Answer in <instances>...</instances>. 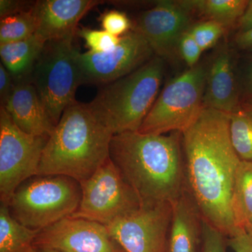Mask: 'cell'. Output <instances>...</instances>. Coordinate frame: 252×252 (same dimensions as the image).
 <instances>
[{"label":"cell","instance_id":"obj_1","mask_svg":"<svg viewBox=\"0 0 252 252\" xmlns=\"http://www.w3.org/2000/svg\"><path fill=\"white\" fill-rule=\"evenodd\" d=\"M230 118L204 107L182 132L187 190L204 220L229 238L235 233L231 197L241 162L230 140Z\"/></svg>","mask_w":252,"mask_h":252},{"label":"cell","instance_id":"obj_2","mask_svg":"<svg viewBox=\"0 0 252 252\" xmlns=\"http://www.w3.org/2000/svg\"><path fill=\"white\" fill-rule=\"evenodd\" d=\"M109 157L142 201L171 203L187 189L182 132L116 134Z\"/></svg>","mask_w":252,"mask_h":252},{"label":"cell","instance_id":"obj_3","mask_svg":"<svg viewBox=\"0 0 252 252\" xmlns=\"http://www.w3.org/2000/svg\"><path fill=\"white\" fill-rule=\"evenodd\" d=\"M115 135L92 102L68 106L48 138L38 175H63L87 180L109 158Z\"/></svg>","mask_w":252,"mask_h":252},{"label":"cell","instance_id":"obj_4","mask_svg":"<svg viewBox=\"0 0 252 252\" xmlns=\"http://www.w3.org/2000/svg\"><path fill=\"white\" fill-rule=\"evenodd\" d=\"M165 74V60L152 58L135 71L103 86L92 101L114 133L137 132L153 107Z\"/></svg>","mask_w":252,"mask_h":252},{"label":"cell","instance_id":"obj_5","mask_svg":"<svg viewBox=\"0 0 252 252\" xmlns=\"http://www.w3.org/2000/svg\"><path fill=\"white\" fill-rule=\"evenodd\" d=\"M81 198L77 180L67 176L36 175L18 187L8 206L21 224L41 230L73 215Z\"/></svg>","mask_w":252,"mask_h":252},{"label":"cell","instance_id":"obj_6","mask_svg":"<svg viewBox=\"0 0 252 252\" xmlns=\"http://www.w3.org/2000/svg\"><path fill=\"white\" fill-rule=\"evenodd\" d=\"M73 39L46 42L31 74L30 80L55 127L68 106L77 101L76 91L81 84L79 51L73 45Z\"/></svg>","mask_w":252,"mask_h":252},{"label":"cell","instance_id":"obj_7","mask_svg":"<svg viewBox=\"0 0 252 252\" xmlns=\"http://www.w3.org/2000/svg\"><path fill=\"white\" fill-rule=\"evenodd\" d=\"M207 68H189L167 82L142 122L139 132L164 135L184 132L204 109Z\"/></svg>","mask_w":252,"mask_h":252},{"label":"cell","instance_id":"obj_8","mask_svg":"<svg viewBox=\"0 0 252 252\" xmlns=\"http://www.w3.org/2000/svg\"><path fill=\"white\" fill-rule=\"evenodd\" d=\"M81 198L70 217L108 225L142 205L136 193L110 157L90 178L80 183Z\"/></svg>","mask_w":252,"mask_h":252},{"label":"cell","instance_id":"obj_9","mask_svg":"<svg viewBox=\"0 0 252 252\" xmlns=\"http://www.w3.org/2000/svg\"><path fill=\"white\" fill-rule=\"evenodd\" d=\"M49 137L19 128L3 106L0 107V198L8 205L21 184L38 175Z\"/></svg>","mask_w":252,"mask_h":252},{"label":"cell","instance_id":"obj_10","mask_svg":"<svg viewBox=\"0 0 252 252\" xmlns=\"http://www.w3.org/2000/svg\"><path fill=\"white\" fill-rule=\"evenodd\" d=\"M171 219V203L143 201L135 211L106 226L126 252H167Z\"/></svg>","mask_w":252,"mask_h":252},{"label":"cell","instance_id":"obj_11","mask_svg":"<svg viewBox=\"0 0 252 252\" xmlns=\"http://www.w3.org/2000/svg\"><path fill=\"white\" fill-rule=\"evenodd\" d=\"M154 52L138 32L121 38L115 49L104 54L78 52L81 84L105 86L126 77L152 59Z\"/></svg>","mask_w":252,"mask_h":252},{"label":"cell","instance_id":"obj_12","mask_svg":"<svg viewBox=\"0 0 252 252\" xmlns=\"http://www.w3.org/2000/svg\"><path fill=\"white\" fill-rule=\"evenodd\" d=\"M34 245L62 252H126L106 225L70 217L41 230Z\"/></svg>","mask_w":252,"mask_h":252},{"label":"cell","instance_id":"obj_13","mask_svg":"<svg viewBox=\"0 0 252 252\" xmlns=\"http://www.w3.org/2000/svg\"><path fill=\"white\" fill-rule=\"evenodd\" d=\"M190 14L180 1H158L139 16L132 30L143 36L156 56L171 59L181 38L192 26Z\"/></svg>","mask_w":252,"mask_h":252},{"label":"cell","instance_id":"obj_14","mask_svg":"<svg viewBox=\"0 0 252 252\" xmlns=\"http://www.w3.org/2000/svg\"><path fill=\"white\" fill-rule=\"evenodd\" d=\"M102 1L97 0H43L34 3L35 34L41 40L74 38L79 21Z\"/></svg>","mask_w":252,"mask_h":252},{"label":"cell","instance_id":"obj_15","mask_svg":"<svg viewBox=\"0 0 252 252\" xmlns=\"http://www.w3.org/2000/svg\"><path fill=\"white\" fill-rule=\"evenodd\" d=\"M240 84L233 54L223 47L212 59L207 69L203 105L233 114L240 109Z\"/></svg>","mask_w":252,"mask_h":252},{"label":"cell","instance_id":"obj_16","mask_svg":"<svg viewBox=\"0 0 252 252\" xmlns=\"http://www.w3.org/2000/svg\"><path fill=\"white\" fill-rule=\"evenodd\" d=\"M14 124L26 133L49 137L55 126L31 80L19 79L3 106Z\"/></svg>","mask_w":252,"mask_h":252},{"label":"cell","instance_id":"obj_17","mask_svg":"<svg viewBox=\"0 0 252 252\" xmlns=\"http://www.w3.org/2000/svg\"><path fill=\"white\" fill-rule=\"evenodd\" d=\"M167 252H199L203 220L187 189L171 202Z\"/></svg>","mask_w":252,"mask_h":252},{"label":"cell","instance_id":"obj_18","mask_svg":"<svg viewBox=\"0 0 252 252\" xmlns=\"http://www.w3.org/2000/svg\"><path fill=\"white\" fill-rule=\"evenodd\" d=\"M46 43L35 34L24 40L0 45L1 64L13 77L26 79L31 75Z\"/></svg>","mask_w":252,"mask_h":252},{"label":"cell","instance_id":"obj_19","mask_svg":"<svg viewBox=\"0 0 252 252\" xmlns=\"http://www.w3.org/2000/svg\"><path fill=\"white\" fill-rule=\"evenodd\" d=\"M231 212L235 233L246 231L252 220V162L241 160L237 169Z\"/></svg>","mask_w":252,"mask_h":252},{"label":"cell","instance_id":"obj_20","mask_svg":"<svg viewBox=\"0 0 252 252\" xmlns=\"http://www.w3.org/2000/svg\"><path fill=\"white\" fill-rule=\"evenodd\" d=\"M39 230L25 226L15 220L9 206H0V252H37L34 240Z\"/></svg>","mask_w":252,"mask_h":252},{"label":"cell","instance_id":"obj_21","mask_svg":"<svg viewBox=\"0 0 252 252\" xmlns=\"http://www.w3.org/2000/svg\"><path fill=\"white\" fill-rule=\"evenodd\" d=\"M247 0H187L180 4L191 12L198 11L225 30L238 23L248 4Z\"/></svg>","mask_w":252,"mask_h":252},{"label":"cell","instance_id":"obj_22","mask_svg":"<svg viewBox=\"0 0 252 252\" xmlns=\"http://www.w3.org/2000/svg\"><path fill=\"white\" fill-rule=\"evenodd\" d=\"M32 7L0 21V45L24 40L35 34L36 20Z\"/></svg>","mask_w":252,"mask_h":252},{"label":"cell","instance_id":"obj_23","mask_svg":"<svg viewBox=\"0 0 252 252\" xmlns=\"http://www.w3.org/2000/svg\"><path fill=\"white\" fill-rule=\"evenodd\" d=\"M230 137L240 160L252 162V112L241 109L230 114Z\"/></svg>","mask_w":252,"mask_h":252},{"label":"cell","instance_id":"obj_24","mask_svg":"<svg viewBox=\"0 0 252 252\" xmlns=\"http://www.w3.org/2000/svg\"><path fill=\"white\" fill-rule=\"evenodd\" d=\"M79 36L85 41L90 52L104 54L116 49L120 43L121 38L112 35L107 32L84 28L78 32Z\"/></svg>","mask_w":252,"mask_h":252},{"label":"cell","instance_id":"obj_25","mask_svg":"<svg viewBox=\"0 0 252 252\" xmlns=\"http://www.w3.org/2000/svg\"><path fill=\"white\" fill-rule=\"evenodd\" d=\"M225 31V28L219 23L207 21L193 25L189 29V32L204 51L215 46Z\"/></svg>","mask_w":252,"mask_h":252},{"label":"cell","instance_id":"obj_26","mask_svg":"<svg viewBox=\"0 0 252 252\" xmlns=\"http://www.w3.org/2000/svg\"><path fill=\"white\" fill-rule=\"evenodd\" d=\"M100 21L104 31L119 37H122L133 28L127 15L117 10H111L102 14Z\"/></svg>","mask_w":252,"mask_h":252},{"label":"cell","instance_id":"obj_27","mask_svg":"<svg viewBox=\"0 0 252 252\" xmlns=\"http://www.w3.org/2000/svg\"><path fill=\"white\" fill-rule=\"evenodd\" d=\"M226 236L203 220L201 244L199 252H226Z\"/></svg>","mask_w":252,"mask_h":252},{"label":"cell","instance_id":"obj_28","mask_svg":"<svg viewBox=\"0 0 252 252\" xmlns=\"http://www.w3.org/2000/svg\"><path fill=\"white\" fill-rule=\"evenodd\" d=\"M181 56L189 68L195 67L203 52L189 31L181 38L178 46Z\"/></svg>","mask_w":252,"mask_h":252},{"label":"cell","instance_id":"obj_29","mask_svg":"<svg viewBox=\"0 0 252 252\" xmlns=\"http://www.w3.org/2000/svg\"><path fill=\"white\" fill-rule=\"evenodd\" d=\"M241 100L252 101V56L238 74Z\"/></svg>","mask_w":252,"mask_h":252},{"label":"cell","instance_id":"obj_30","mask_svg":"<svg viewBox=\"0 0 252 252\" xmlns=\"http://www.w3.org/2000/svg\"><path fill=\"white\" fill-rule=\"evenodd\" d=\"M228 245L234 252H252V237L246 231H240L230 237Z\"/></svg>","mask_w":252,"mask_h":252},{"label":"cell","instance_id":"obj_31","mask_svg":"<svg viewBox=\"0 0 252 252\" xmlns=\"http://www.w3.org/2000/svg\"><path fill=\"white\" fill-rule=\"evenodd\" d=\"M13 76L8 69L0 64V99L1 106H4L6 100L9 98L11 91L14 89V84L13 83Z\"/></svg>","mask_w":252,"mask_h":252},{"label":"cell","instance_id":"obj_32","mask_svg":"<svg viewBox=\"0 0 252 252\" xmlns=\"http://www.w3.org/2000/svg\"><path fill=\"white\" fill-rule=\"evenodd\" d=\"M26 1H14V0H1L0 1V17L4 18L30 9L26 6ZM34 5V4H33Z\"/></svg>","mask_w":252,"mask_h":252},{"label":"cell","instance_id":"obj_33","mask_svg":"<svg viewBox=\"0 0 252 252\" xmlns=\"http://www.w3.org/2000/svg\"><path fill=\"white\" fill-rule=\"evenodd\" d=\"M235 41L239 49L252 51V29L246 32H240L235 36Z\"/></svg>","mask_w":252,"mask_h":252},{"label":"cell","instance_id":"obj_34","mask_svg":"<svg viewBox=\"0 0 252 252\" xmlns=\"http://www.w3.org/2000/svg\"><path fill=\"white\" fill-rule=\"evenodd\" d=\"M238 23L240 32H246L252 29V0L248 1L246 9Z\"/></svg>","mask_w":252,"mask_h":252},{"label":"cell","instance_id":"obj_35","mask_svg":"<svg viewBox=\"0 0 252 252\" xmlns=\"http://www.w3.org/2000/svg\"><path fill=\"white\" fill-rule=\"evenodd\" d=\"M36 251L37 252H62L59 251V250L49 248H36Z\"/></svg>","mask_w":252,"mask_h":252},{"label":"cell","instance_id":"obj_36","mask_svg":"<svg viewBox=\"0 0 252 252\" xmlns=\"http://www.w3.org/2000/svg\"><path fill=\"white\" fill-rule=\"evenodd\" d=\"M247 233H248L249 235H251L252 237V220L251 223H250V225H249L248 229L246 230Z\"/></svg>","mask_w":252,"mask_h":252},{"label":"cell","instance_id":"obj_37","mask_svg":"<svg viewBox=\"0 0 252 252\" xmlns=\"http://www.w3.org/2000/svg\"><path fill=\"white\" fill-rule=\"evenodd\" d=\"M249 111H250V112H252V101L251 102V104H250V109H249Z\"/></svg>","mask_w":252,"mask_h":252}]
</instances>
